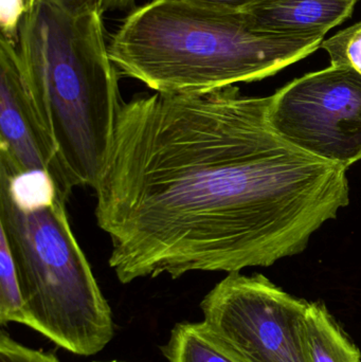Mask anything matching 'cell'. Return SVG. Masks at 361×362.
Instances as JSON below:
<instances>
[{
  "label": "cell",
  "instance_id": "obj_1",
  "mask_svg": "<svg viewBox=\"0 0 361 362\" xmlns=\"http://www.w3.org/2000/svg\"><path fill=\"white\" fill-rule=\"evenodd\" d=\"M269 103L235 86L123 103L93 189L122 284L268 267L349 204L347 169L284 141Z\"/></svg>",
  "mask_w": 361,
  "mask_h": 362
},
{
  "label": "cell",
  "instance_id": "obj_2",
  "mask_svg": "<svg viewBox=\"0 0 361 362\" xmlns=\"http://www.w3.org/2000/svg\"><path fill=\"white\" fill-rule=\"evenodd\" d=\"M104 14L87 0H27L16 38L42 127L78 187L93 189L124 103Z\"/></svg>",
  "mask_w": 361,
  "mask_h": 362
},
{
  "label": "cell",
  "instance_id": "obj_3",
  "mask_svg": "<svg viewBox=\"0 0 361 362\" xmlns=\"http://www.w3.org/2000/svg\"><path fill=\"white\" fill-rule=\"evenodd\" d=\"M324 40L258 31L243 13L152 0L121 23L110 54L119 74L155 93L201 95L273 76Z\"/></svg>",
  "mask_w": 361,
  "mask_h": 362
},
{
  "label": "cell",
  "instance_id": "obj_4",
  "mask_svg": "<svg viewBox=\"0 0 361 362\" xmlns=\"http://www.w3.org/2000/svg\"><path fill=\"white\" fill-rule=\"evenodd\" d=\"M66 204L44 174L0 168V231L14 259L25 325L72 354L91 356L112 341L114 321Z\"/></svg>",
  "mask_w": 361,
  "mask_h": 362
},
{
  "label": "cell",
  "instance_id": "obj_5",
  "mask_svg": "<svg viewBox=\"0 0 361 362\" xmlns=\"http://www.w3.org/2000/svg\"><path fill=\"white\" fill-rule=\"evenodd\" d=\"M309 301L263 274H229L201 303L203 322L241 362H311L304 333Z\"/></svg>",
  "mask_w": 361,
  "mask_h": 362
},
{
  "label": "cell",
  "instance_id": "obj_6",
  "mask_svg": "<svg viewBox=\"0 0 361 362\" xmlns=\"http://www.w3.org/2000/svg\"><path fill=\"white\" fill-rule=\"evenodd\" d=\"M269 125L298 150L341 167L361 160V74L331 65L271 95Z\"/></svg>",
  "mask_w": 361,
  "mask_h": 362
},
{
  "label": "cell",
  "instance_id": "obj_7",
  "mask_svg": "<svg viewBox=\"0 0 361 362\" xmlns=\"http://www.w3.org/2000/svg\"><path fill=\"white\" fill-rule=\"evenodd\" d=\"M0 168L15 174H44L66 202L78 187L36 115L16 44L4 35L0 38Z\"/></svg>",
  "mask_w": 361,
  "mask_h": 362
},
{
  "label": "cell",
  "instance_id": "obj_8",
  "mask_svg": "<svg viewBox=\"0 0 361 362\" xmlns=\"http://www.w3.org/2000/svg\"><path fill=\"white\" fill-rule=\"evenodd\" d=\"M360 0H263L243 13L254 29L288 36H324L353 14Z\"/></svg>",
  "mask_w": 361,
  "mask_h": 362
},
{
  "label": "cell",
  "instance_id": "obj_9",
  "mask_svg": "<svg viewBox=\"0 0 361 362\" xmlns=\"http://www.w3.org/2000/svg\"><path fill=\"white\" fill-rule=\"evenodd\" d=\"M304 333L311 362H361L360 349L321 302H309Z\"/></svg>",
  "mask_w": 361,
  "mask_h": 362
},
{
  "label": "cell",
  "instance_id": "obj_10",
  "mask_svg": "<svg viewBox=\"0 0 361 362\" xmlns=\"http://www.w3.org/2000/svg\"><path fill=\"white\" fill-rule=\"evenodd\" d=\"M162 353L169 362H241L212 335L203 321L176 325Z\"/></svg>",
  "mask_w": 361,
  "mask_h": 362
},
{
  "label": "cell",
  "instance_id": "obj_11",
  "mask_svg": "<svg viewBox=\"0 0 361 362\" xmlns=\"http://www.w3.org/2000/svg\"><path fill=\"white\" fill-rule=\"evenodd\" d=\"M0 322L25 325V303L14 259L4 234L0 232Z\"/></svg>",
  "mask_w": 361,
  "mask_h": 362
},
{
  "label": "cell",
  "instance_id": "obj_12",
  "mask_svg": "<svg viewBox=\"0 0 361 362\" xmlns=\"http://www.w3.org/2000/svg\"><path fill=\"white\" fill-rule=\"evenodd\" d=\"M331 65L345 66L361 74V21L324 40Z\"/></svg>",
  "mask_w": 361,
  "mask_h": 362
},
{
  "label": "cell",
  "instance_id": "obj_13",
  "mask_svg": "<svg viewBox=\"0 0 361 362\" xmlns=\"http://www.w3.org/2000/svg\"><path fill=\"white\" fill-rule=\"evenodd\" d=\"M0 362H61L51 353L33 350L15 341L12 337L0 335Z\"/></svg>",
  "mask_w": 361,
  "mask_h": 362
},
{
  "label": "cell",
  "instance_id": "obj_14",
  "mask_svg": "<svg viewBox=\"0 0 361 362\" xmlns=\"http://www.w3.org/2000/svg\"><path fill=\"white\" fill-rule=\"evenodd\" d=\"M27 0H1V35L14 42Z\"/></svg>",
  "mask_w": 361,
  "mask_h": 362
},
{
  "label": "cell",
  "instance_id": "obj_15",
  "mask_svg": "<svg viewBox=\"0 0 361 362\" xmlns=\"http://www.w3.org/2000/svg\"><path fill=\"white\" fill-rule=\"evenodd\" d=\"M223 12L244 13L263 0H177Z\"/></svg>",
  "mask_w": 361,
  "mask_h": 362
},
{
  "label": "cell",
  "instance_id": "obj_16",
  "mask_svg": "<svg viewBox=\"0 0 361 362\" xmlns=\"http://www.w3.org/2000/svg\"><path fill=\"white\" fill-rule=\"evenodd\" d=\"M99 6L104 13L112 11L125 10L135 6L136 0H87Z\"/></svg>",
  "mask_w": 361,
  "mask_h": 362
},
{
  "label": "cell",
  "instance_id": "obj_17",
  "mask_svg": "<svg viewBox=\"0 0 361 362\" xmlns=\"http://www.w3.org/2000/svg\"><path fill=\"white\" fill-rule=\"evenodd\" d=\"M106 362H122V361H106Z\"/></svg>",
  "mask_w": 361,
  "mask_h": 362
}]
</instances>
